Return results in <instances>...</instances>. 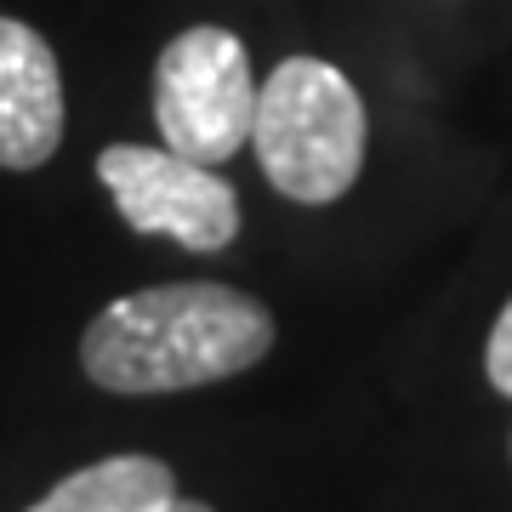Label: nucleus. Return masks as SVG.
Masks as SVG:
<instances>
[{
    "instance_id": "nucleus-1",
    "label": "nucleus",
    "mask_w": 512,
    "mask_h": 512,
    "mask_svg": "<svg viewBox=\"0 0 512 512\" xmlns=\"http://www.w3.org/2000/svg\"><path fill=\"white\" fill-rule=\"evenodd\" d=\"M274 348V313L211 279L131 291L80 336V370L109 393H183L228 382Z\"/></svg>"
},
{
    "instance_id": "nucleus-2",
    "label": "nucleus",
    "mask_w": 512,
    "mask_h": 512,
    "mask_svg": "<svg viewBox=\"0 0 512 512\" xmlns=\"http://www.w3.org/2000/svg\"><path fill=\"white\" fill-rule=\"evenodd\" d=\"M365 131L353 80L319 57H285L256 86L251 148L268 183L296 205H330L359 183Z\"/></svg>"
},
{
    "instance_id": "nucleus-3",
    "label": "nucleus",
    "mask_w": 512,
    "mask_h": 512,
    "mask_svg": "<svg viewBox=\"0 0 512 512\" xmlns=\"http://www.w3.org/2000/svg\"><path fill=\"white\" fill-rule=\"evenodd\" d=\"M154 120L171 154L200 165L234 160L251 143L256 80L251 52L234 29L194 23L154 63Z\"/></svg>"
},
{
    "instance_id": "nucleus-4",
    "label": "nucleus",
    "mask_w": 512,
    "mask_h": 512,
    "mask_svg": "<svg viewBox=\"0 0 512 512\" xmlns=\"http://www.w3.org/2000/svg\"><path fill=\"white\" fill-rule=\"evenodd\" d=\"M97 183L114 194L126 228L177 239L183 251H228L239 234V194L217 165L183 160L171 148L114 143L97 154Z\"/></svg>"
},
{
    "instance_id": "nucleus-5",
    "label": "nucleus",
    "mask_w": 512,
    "mask_h": 512,
    "mask_svg": "<svg viewBox=\"0 0 512 512\" xmlns=\"http://www.w3.org/2000/svg\"><path fill=\"white\" fill-rule=\"evenodd\" d=\"M63 143V74L40 29L0 18V165L35 171Z\"/></svg>"
},
{
    "instance_id": "nucleus-6",
    "label": "nucleus",
    "mask_w": 512,
    "mask_h": 512,
    "mask_svg": "<svg viewBox=\"0 0 512 512\" xmlns=\"http://www.w3.org/2000/svg\"><path fill=\"white\" fill-rule=\"evenodd\" d=\"M177 501V473L160 456H109L57 478L29 512H165Z\"/></svg>"
},
{
    "instance_id": "nucleus-7",
    "label": "nucleus",
    "mask_w": 512,
    "mask_h": 512,
    "mask_svg": "<svg viewBox=\"0 0 512 512\" xmlns=\"http://www.w3.org/2000/svg\"><path fill=\"white\" fill-rule=\"evenodd\" d=\"M484 370H490V387H495V393H507V399H512V296H507V308L495 313V325H490Z\"/></svg>"
},
{
    "instance_id": "nucleus-8",
    "label": "nucleus",
    "mask_w": 512,
    "mask_h": 512,
    "mask_svg": "<svg viewBox=\"0 0 512 512\" xmlns=\"http://www.w3.org/2000/svg\"><path fill=\"white\" fill-rule=\"evenodd\" d=\"M165 512H211V507H205V501H183V495H177V501H171Z\"/></svg>"
}]
</instances>
